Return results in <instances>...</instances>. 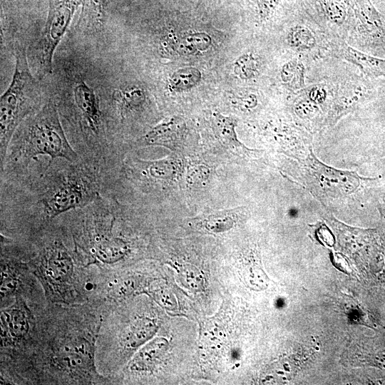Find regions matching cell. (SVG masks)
<instances>
[{"label": "cell", "mask_w": 385, "mask_h": 385, "mask_svg": "<svg viewBox=\"0 0 385 385\" xmlns=\"http://www.w3.org/2000/svg\"><path fill=\"white\" fill-rule=\"evenodd\" d=\"M103 192L101 170L83 159H37L26 169L0 175L1 226L43 229Z\"/></svg>", "instance_id": "cell-1"}, {"label": "cell", "mask_w": 385, "mask_h": 385, "mask_svg": "<svg viewBox=\"0 0 385 385\" xmlns=\"http://www.w3.org/2000/svg\"><path fill=\"white\" fill-rule=\"evenodd\" d=\"M59 115L56 101L49 98L38 111L21 123L0 165V175L26 169L40 155L49 157L50 162L59 158L70 162L81 159L66 135Z\"/></svg>", "instance_id": "cell-2"}, {"label": "cell", "mask_w": 385, "mask_h": 385, "mask_svg": "<svg viewBox=\"0 0 385 385\" xmlns=\"http://www.w3.org/2000/svg\"><path fill=\"white\" fill-rule=\"evenodd\" d=\"M14 50V73L0 101V165L16 129L48 101H43L40 84L31 74L25 48L16 44Z\"/></svg>", "instance_id": "cell-3"}, {"label": "cell", "mask_w": 385, "mask_h": 385, "mask_svg": "<svg viewBox=\"0 0 385 385\" xmlns=\"http://www.w3.org/2000/svg\"><path fill=\"white\" fill-rule=\"evenodd\" d=\"M78 0H58L51 6L44 28L33 48V63L38 76L52 71L53 57L78 6Z\"/></svg>", "instance_id": "cell-4"}, {"label": "cell", "mask_w": 385, "mask_h": 385, "mask_svg": "<svg viewBox=\"0 0 385 385\" xmlns=\"http://www.w3.org/2000/svg\"><path fill=\"white\" fill-rule=\"evenodd\" d=\"M36 262L44 277L53 284L67 282L73 272L71 254L61 237L46 241L41 247Z\"/></svg>", "instance_id": "cell-5"}, {"label": "cell", "mask_w": 385, "mask_h": 385, "mask_svg": "<svg viewBox=\"0 0 385 385\" xmlns=\"http://www.w3.org/2000/svg\"><path fill=\"white\" fill-rule=\"evenodd\" d=\"M185 130L183 120L172 117L153 127L136 143L138 145H162L170 148Z\"/></svg>", "instance_id": "cell-6"}, {"label": "cell", "mask_w": 385, "mask_h": 385, "mask_svg": "<svg viewBox=\"0 0 385 385\" xmlns=\"http://www.w3.org/2000/svg\"><path fill=\"white\" fill-rule=\"evenodd\" d=\"M366 95V89L361 85L346 84L338 88L329 111L328 123L334 124L342 116L352 111Z\"/></svg>", "instance_id": "cell-7"}, {"label": "cell", "mask_w": 385, "mask_h": 385, "mask_svg": "<svg viewBox=\"0 0 385 385\" xmlns=\"http://www.w3.org/2000/svg\"><path fill=\"white\" fill-rule=\"evenodd\" d=\"M341 54L349 62L356 65L364 73L369 76H385V59L361 52L342 43Z\"/></svg>", "instance_id": "cell-8"}, {"label": "cell", "mask_w": 385, "mask_h": 385, "mask_svg": "<svg viewBox=\"0 0 385 385\" xmlns=\"http://www.w3.org/2000/svg\"><path fill=\"white\" fill-rule=\"evenodd\" d=\"M93 351L91 344L83 340L75 341L65 346L61 360L71 369H90L93 364Z\"/></svg>", "instance_id": "cell-9"}, {"label": "cell", "mask_w": 385, "mask_h": 385, "mask_svg": "<svg viewBox=\"0 0 385 385\" xmlns=\"http://www.w3.org/2000/svg\"><path fill=\"white\" fill-rule=\"evenodd\" d=\"M1 327L4 334L14 338L24 337L29 329V322L25 311L19 307L4 309L1 313Z\"/></svg>", "instance_id": "cell-10"}, {"label": "cell", "mask_w": 385, "mask_h": 385, "mask_svg": "<svg viewBox=\"0 0 385 385\" xmlns=\"http://www.w3.org/2000/svg\"><path fill=\"white\" fill-rule=\"evenodd\" d=\"M167 342L162 338L154 339L143 347L133 358L130 368L136 371L150 369L161 353L164 351Z\"/></svg>", "instance_id": "cell-11"}, {"label": "cell", "mask_w": 385, "mask_h": 385, "mask_svg": "<svg viewBox=\"0 0 385 385\" xmlns=\"http://www.w3.org/2000/svg\"><path fill=\"white\" fill-rule=\"evenodd\" d=\"M214 119L218 133L222 141L229 147L234 150L250 152L237 138L235 127L237 126V120L232 116L224 115L220 113H214Z\"/></svg>", "instance_id": "cell-12"}, {"label": "cell", "mask_w": 385, "mask_h": 385, "mask_svg": "<svg viewBox=\"0 0 385 385\" xmlns=\"http://www.w3.org/2000/svg\"><path fill=\"white\" fill-rule=\"evenodd\" d=\"M358 8L360 19L366 31L372 36L385 38V24L369 0H358Z\"/></svg>", "instance_id": "cell-13"}, {"label": "cell", "mask_w": 385, "mask_h": 385, "mask_svg": "<svg viewBox=\"0 0 385 385\" xmlns=\"http://www.w3.org/2000/svg\"><path fill=\"white\" fill-rule=\"evenodd\" d=\"M202 79V73L195 67H185L172 73L168 81L170 90L183 92L196 86Z\"/></svg>", "instance_id": "cell-14"}, {"label": "cell", "mask_w": 385, "mask_h": 385, "mask_svg": "<svg viewBox=\"0 0 385 385\" xmlns=\"http://www.w3.org/2000/svg\"><path fill=\"white\" fill-rule=\"evenodd\" d=\"M155 322L147 318L135 322L123 338L125 346L137 347L148 341L155 332Z\"/></svg>", "instance_id": "cell-15"}, {"label": "cell", "mask_w": 385, "mask_h": 385, "mask_svg": "<svg viewBox=\"0 0 385 385\" xmlns=\"http://www.w3.org/2000/svg\"><path fill=\"white\" fill-rule=\"evenodd\" d=\"M304 73L305 69L302 61L293 58L282 66L280 76L282 81L289 89L297 91L304 87Z\"/></svg>", "instance_id": "cell-16"}, {"label": "cell", "mask_w": 385, "mask_h": 385, "mask_svg": "<svg viewBox=\"0 0 385 385\" xmlns=\"http://www.w3.org/2000/svg\"><path fill=\"white\" fill-rule=\"evenodd\" d=\"M287 41L290 47L300 51L312 49L317 44L313 32L302 25H295L289 29Z\"/></svg>", "instance_id": "cell-17"}, {"label": "cell", "mask_w": 385, "mask_h": 385, "mask_svg": "<svg viewBox=\"0 0 385 385\" xmlns=\"http://www.w3.org/2000/svg\"><path fill=\"white\" fill-rule=\"evenodd\" d=\"M260 65L259 59L253 53H243L234 63V73L240 79L249 80L258 74Z\"/></svg>", "instance_id": "cell-18"}, {"label": "cell", "mask_w": 385, "mask_h": 385, "mask_svg": "<svg viewBox=\"0 0 385 385\" xmlns=\"http://www.w3.org/2000/svg\"><path fill=\"white\" fill-rule=\"evenodd\" d=\"M205 227L212 232H222L231 229L235 223V216L229 210L215 212L204 220Z\"/></svg>", "instance_id": "cell-19"}, {"label": "cell", "mask_w": 385, "mask_h": 385, "mask_svg": "<svg viewBox=\"0 0 385 385\" xmlns=\"http://www.w3.org/2000/svg\"><path fill=\"white\" fill-rule=\"evenodd\" d=\"M211 37L203 32L189 34L180 40L181 48L188 53L203 52L211 46Z\"/></svg>", "instance_id": "cell-20"}, {"label": "cell", "mask_w": 385, "mask_h": 385, "mask_svg": "<svg viewBox=\"0 0 385 385\" xmlns=\"http://www.w3.org/2000/svg\"><path fill=\"white\" fill-rule=\"evenodd\" d=\"M322 7L327 19L332 23L341 25L346 16L345 2L342 0H320Z\"/></svg>", "instance_id": "cell-21"}, {"label": "cell", "mask_w": 385, "mask_h": 385, "mask_svg": "<svg viewBox=\"0 0 385 385\" xmlns=\"http://www.w3.org/2000/svg\"><path fill=\"white\" fill-rule=\"evenodd\" d=\"M209 169L204 165H191L188 170L187 180L189 183L201 182L207 178Z\"/></svg>", "instance_id": "cell-22"}, {"label": "cell", "mask_w": 385, "mask_h": 385, "mask_svg": "<svg viewBox=\"0 0 385 385\" xmlns=\"http://www.w3.org/2000/svg\"><path fill=\"white\" fill-rule=\"evenodd\" d=\"M9 272V270L1 269V295L2 297L14 292L16 286L15 278Z\"/></svg>", "instance_id": "cell-23"}, {"label": "cell", "mask_w": 385, "mask_h": 385, "mask_svg": "<svg viewBox=\"0 0 385 385\" xmlns=\"http://www.w3.org/2000/svg\"><path fill=\"white\" fill-rule=\"evenodd\" d=\"M316 104L312 102L308 98H303L297 102L294 105V110L297 114L301 118H307L313 114L316 110Z\"/></svg>", "instance_id": "cell-24"}, {"label": "cell", "mask_w": 385, "mask_h": 385, "mask_svg": "<svg viewBox=\"0 0 385 385\" xmlns=\"http://www.w3.org/2000/svg\"><path fill=\"white\" fill-rule=\"evenodd\" d=\"M307 98L316 105L321 104L326 100V90L321 86H312L308 91Z\"/></svg>", "instance_id": "cell-25"}, {"label": "cell", "mask_w": 385, "mask_h": 385, "mask_svg": "<svg viewBox=\"0 0 385 385\" xmlns=\"http://www.w3.org/2000/svg\"><path fill=\"white\" fill-rule=\"evenodd\" d=\"M279 0H259L258 10L262 18L268 17L275 9Z\"/></svg>", "instance_id": "cell-26"}, {"label": "cell", "mask_w": 385, "mask_h": 385, "mask_svg": "<svg viewBox=\"0 0 385 385\" xmlns=\"http://www.w3.org/2000/svg\"><path fill=\"white\" fill-rule=\"evenodd\" d=\"M240 106L245 108H255L257 104V98L253 93H250L241 98H238Z\"/></svg>", "instance_id": "cell-27"}, {"label": "cell", "mask_w": 385, "mask_h": 385, "mask_svg": "<svg viewBox=\"0 0 385 385\" xmlns=\"http://www.w3.org/2000/svg\"><path fill=\"white\" fill-rule=\"evenodd\" d=\"M342 1H344V2H350V1H351L352 0H342Z\"/></svg>", "instance_id": "cell-28"}]
</instances>
